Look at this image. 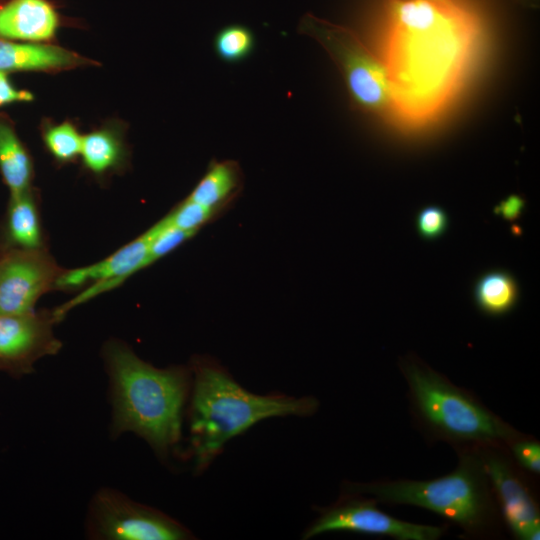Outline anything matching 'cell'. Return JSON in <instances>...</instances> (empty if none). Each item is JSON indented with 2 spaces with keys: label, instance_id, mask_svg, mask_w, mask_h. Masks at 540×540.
<instances>
[{
  "label": "cell",
  "instance_id": "obj_1",
  "mask_svg": "<svg viewBox=\"0 0 540 540\" xmlns=\"http://www.w3.org/2000/svg\"><path fill=\"white\" fill-rule=\"evenodd\" d=\"M479 40L473 17L435 0H387L383 57L391 117L407 127L433 122L461 88Z\"/></svg>",
  "mask_w": 540,
  "mask_h": 540
},
{
  "label": "cell",
  "instance_id": "obj_2",
  "mask_svg": "<svg viewBox=\"0 0 540 540\" xmlns=\"http://www.w3.org/2000/svg\"><path fill=\"white\" fill-rule=\"evenodd\" d=\"M189 368L192 375L187 410L189 440L184 456L193 460L196 474L213 463L229 440L259 421L273 417H309L320 406L313 396L252 393L218 361L206 355L194 356Z\"/></svg>",
  "mask_w": 540,
  "mask_h": 540
},
{
  "label": "cell",
  "instance_id": "obj_3",
  "mask_svg": "<svg viewBox=\"0 0 540 540\" xmlns=\"http://www.w3.org/2000/svg\"><path fill=\"white\" fill-rule=\"evenodd\" d=\"M103 358L110 381L112 433L133 432L159 458L167 459L181 439L192 385L189 366L154 367L118 340L105 344Z\"/></svg>",
  "mask_w": 540,
  "mask_h": 540
},
{
  "label": "cell",
  "instance_id": "obj_4",
  "mask_svg": "<svg viewBox=\"0 0 540 540\" xmlns=\"http://www.w3.org/2000/svg\"><path fill=\"white\" fill-rule=\"evenodd\" d=\"M456 467L443 476L416 480H344L341 491L370 496L379 504L409 505L429 510L475 540L498 539L505 528L494 493L474 448L455 450Z\"/></svg>",
  "mask_w": 540,
  "mask_h": 540
},
{
  "label": "cell",
  "instance_id": "obj_5",
  "mask_svg": "<svg viewBox=\"0 0 540 540\" xmlns=\"http://www.w3.org/2000/svg\"><path fill=\"white\" fill-rule=\"evenodd\" d=\"M399 368L407 386L412 422L427 441L446 443L455 450L488 445L508 447L522 433L474 393L416 357L403 358Z\"/></svg>",
  "mask_w": 540,
  "mask_h": 540
},
{
  "label": "cell",
  "instance_id": "obj_6",
  "mask_svg": "<svg viewBox=\"0 0 540 540\" xmlns=\"http://www.w3.org/2000/svg\"><path fill=\"white\" fill-rule=\"evenodd\" d=\"M298 31L317 41L330 56L343 76L353 108L391 116V93L384 63L352 29L306 13Z\"/></svg>",
  "mask_w": 540,
  "mask_h": 540
},
{
  "label": "cell",
  "instance_id": "obj_7",
  "mask_svg": "<svg viewBox=\"0 0 540 540\" xmlns=\"http://www.w3.org/2000/svg\"><path fill=\"white\" fill-rule=\"evenodd\" d=\"M378 504L370 496L341 491L334 503L316 508L318 517L305 529L302 539L342 531L396 540H438L446 532V526L414 523L391 516Z\"/></svg>",
  "mask_w": 540,
  "mask_h": 540
},
{
  "label": "cell",
  "instance_id": "obj_8",
  "mask_svg": "<svg viewBox=\"0 0 540 540\" xmlns=\"http://www.w3.org/2000/svg\"><path fill=\"white\" fill-rule=\"evenodd\" d=\"M87 530L93 539L185 540L194 539L189 529L167 514L135 502L110 489L99 490L88 513Z\"/></svg>",
  "mask_w": 540,
  "mask_h": 540
},
{
  "label": "cell",
  "instance_id": "obj_9",
  "mask_svg": "<svg viewBox=\"0 0 540 540\" xmlns=\"http://www.w3.org/2000/svg\"><path fill=\"white\" fill-rule=\"evenodd\" d=\"M491 484L503 523L517 540H539L540 508L530 474L506 446L474 447Z\"/></svg>",
  "mask_w": 540,
  "mask_h": 540
},
{
  "label": "cell",
  "instance_id": "obj_10",
  "mask_svg": "<svg viewBox=\"0 0 540 540\" xmlns=\"http://www.w3.org/2000/svg\"><path fill=\"white\" fill-rule=\"evenodd\" d=\"M156 231L157 223L107 258L89 266L63 270L55 289L67 291L87 287L53 310L57 320L60 322L74 307L122 285L132 275L150 266L148 253Z\"/></svg>",
  "mask_w": 540,
  "mask_h": 540
},
{
  "label": "cell",
  "instance_id": "obj_11",
  "mask_svg": "<svg viewBox=\"0 0 540 540\" xmlns=\"http://www.w3.org/2000/svg\"><path fill=\"white\" fill-rule=\"evenodd\" d=\"M58 322L53 310L0 315V371L22 378L39 359L56 354L62 346L53 331Z\"/></svg>",
  "mask_w": 540,
  "mask_h": 540
},
{
  "label": "cell",
  "instance_id": "obj_12",
  "mask_svg": "<svg viewBox=\"0 0 540 540\" xmlns=\"http://www.w3.org/2000/svg\"><path fill=\"white\" fill-rule=\"evenodd\" d=\"M63 270L46 248L0 250V315L34 310Z\"/></svg>",
  "mask_w": 540,
  "mask_h": 540
},
{
  "label": "cell",
  "instance_id": "obj_13",
  "mask_svg": "<svg viewBox=\"0 0 540 540\" xmlns=\"http://www.w3.org/2000/svg\"><path fill=\"white\" fill-rule=\"evenodd\" d=\"M61 26V16L51 0L0 2V38L49 43Z\"/></svg>",
  "mask_w": 540,
  "mask_h": 540
},
{
  "label": "cell",
  "instance_id": "obj_14",
  "mask_svg": "<svg viewBox=\"0 0 540 540\" xmlns=\"http://www.w3.org/2000/svg\"><path fill=\"white\" fill-rule=\"evenodd\" d=\"M93 62L73 51L50 43L20 42L0 38V71L55 73Z\"/></svg>",
  "mask_w": 540,
  "mask_h": 540
},
{
  "label": "cell",
  "instance_id": "obj_15",
  "mask_svg": "<svg viewBox=\"0 0 540 540\" xmlns=\"http://www.w3.org/2000/svg\"><path fill=\"white\" fill-rule=\"evenodd\" d=\"M38 197L30 187L10 194L0 223V250L45 248Z\"/></svg>",
  "mask_w": 540,
  "mask_h": 540
},
{
  "label": "cell",
  "instance_id": "obj_16",
  "mask_svg": "<svg viewBox=\"0 0 540 540\" xmlns=\"http://www.w3.org/2000/svg\"><path fill=\"white\" fill-rule=\"evenodd\" d=\"M80 157L83 167L96 177L122 172L129 160L122 127L107 123L83 135Z\"/></svg>",
  "mask_w": 540,
  "mask_h": 540
},
{
  "label": "cell",
  "instance_id": "obj_17",
  "mask_svg": "<svg viewBox=\"0 0 540 540\" xmlns=\"http://www.w3.org/2000/svg\"><path fill=\"white\" fill-rule=\"evenodd\" d=\"M0 174L10 194L32 187L31 156L17 135L14 123L4 113H0Z\"/></svg>",
  "mask_w": 540,
  "mask_h": 540
},
{
  "label": "cell",
  "instance_id": "obj_18",
  "mask_svg": "<svg viewBox=\"0 0 540 540\" xmlns=\"http://www.w3.org/2000/svg\"><path fill=\"white\" fill-rule=\"evenodd\" d=\"M241 187L242 172L237 162L213 160L188 197L219 213Z\"/></svg>",
  "mask_w": 540,
  "mask_h": 540
},
{
  "label": "cell",
  "instance_id": "obj_19",
  "mask_svg": "<svg viewBox=\"0 0 540 540\" xmlns=\"http://www.w3.org/2000/svg\"><path fill=\"white\" fill-rule=\"evenodd\" d=\"M518 299V284L515 278L505 270L486 272L475 283V303L486 315H505L515 307Z\"/></svg>",
  "mask_w": 540,
  "mask_h": 540
},
{
  "label": "cell",
  "instance_id": "obj_20",
  "mask_svg": "<svg viewBox=\"0 0 540 540\" xmlns=\"http://www.w3.org/2000/svg\"><path fill=\"white\" fill-rule=\"evenodd\" d=\"M41 136L46 150L56 163L64 165L80 157L83 135L71 121H45L42 124Z\"/></svg>",
  "mask_w": 540,
  "mask_h": 540
},
{
  "label": "cell",
  "instance_id": "obj_21",
  "mask_svg": "<svg viewBox=\"0 0 540 540\" xmlns=\"http://www.w3.org/2000/svg\"><path fill=\"white\" fill-rule=\"evenodd\" d=\"M255 47L253 32L246 26L232 24L223 27L214 38V49L218 57L228 63L246 59Z\"/></svg>",
  "mask_w": 540,
  "mask_h": 540
},
{
  "label": "cell",
  "instance_id": "obj_22",
  "mask_svg": "<svg viewBox=\"0 0 540 540\" xmlns=\"http://www.w3.org/2000/svg\"><path fill=\"white\" fill-rule=\"evenodd\" d=\"M218 214L214 210L205 207L189 197L180 202L167 215L170 224L192 233L211 221Z\"/></svg>",
  "mask_w": 540,
  "mask_h": 540
},
{
  "label": "cell",
  "instance_id": "obj_23",
  "mask_svg": "<svg viewBox=\"0 0 540 540\" xmlns=\"http://www.w3.org/2000/svg\"><path fill=\"white\" fill-rule=\"evenodd\" d=\"M195 233L182 230L168 221L167 216L157 222V231L152 239L148 258L151 264L171 253L191 239Z\"/></svg>",
  "mask_w": 540,
  "mask_h": 540
},
{
  "label": "cell",
  "instance_id": "obj_24",
  "mask_svg": "<svg viewBox=\"0 0 540 540\" xmlns=\"http://www.w3.org/2000/svg\"><path fill=\"white\" fill-rule=\"evenodd\" d=\"M507 449L521 469L530 475L540 474V442L536 437L522 432Z\"/></svg>",
  "mask_w": 540,
  "mask_h": 540
},
{
  "label": "cell",
  "instance_id": "obj_25",
  "mask_svg": "<svg viewBox=\"0 0 540 540\" xmlns=\"http://www.w3.org/2000/svg\"><path fill=\"white\" fill-rule=\"evenodd\" d=\"M447 213L439 206L430 205L422 208L416 216V228L419 235L426 239L441 236L448 227Z\"/></svg>",
  "mask_w": 540,
  "mask_h": 540
},
{
  "label": "cell",
  "instance_id": "obj_26",
  "mask_svg": "<svg viewBox=\"0 0 540 540\" xmlns=\"http://www.w3.org/2000/svg\"><path fill=\"white\" fill-rule=\"evenodd\" d=\"M33 94L24 89L16 88L8 77V73L0 71V107L13 103L33 101Z\"/></svg>",
  "mask_w": 540,
  "mask_h": 540
},
{
  "label": "cell",
  "instance_id": "obj_27",
  "mask_svg": "<svg viewBox=\"0 0 540 540\" xmlns=\"http://www.w3.org/2000/svg\"><path fill=\"white\" fill-rule=\"evenodd\" d=\"M525 207L524 199L519 195H510L502 200L494 209L497 215L502 216L507 221L517 219Z\"/></svg>",
  "mask_w": 540,
  "mask_h": 540
},
{
  "label": "cell",
  "instance_id": "obj_28",
  "mask_svg": "<svg viewBox=\"0 0 540 540\" xmlns=\"http://www.w3.org/2000/svg\"><path fill=\"white\" fill-rule=\"evenodd\" d=\"M435 1H437L439 3H442V4H447V5L454 3L453 0H435Z\"/></svg>",
  "mask_w": 540,
  "mask_h": 540
},
{
  "label": "cell",
  "instance_id": "obj_29",
  "mask_svg": "<svg viewBox=\"0 0 540 540\" xmlns=\"http://www.w3.org/2000/svg\"><path fill=\"white\" fill-rule=\"evenodd\" d=\"M524 2L528 3V4H533L536 2V0H523Z\"/></svg>",
  "mask_w": 540,
  "mask_h": 540
},
{
  "label": "cell",
  "instance_id": "obj_30",
  "mask_svg": "<svg viewBox=\"0 0 540 540\" xmlns=\"http://www.w3.org/2000/svg\"><path fill=\"white\" fill-rule=\"evenodd\" d=\"M3 0H0V2H2Z\"/></svg>",
  "mask_w": 540,
  "mask_h": 540
}]
</instances>
